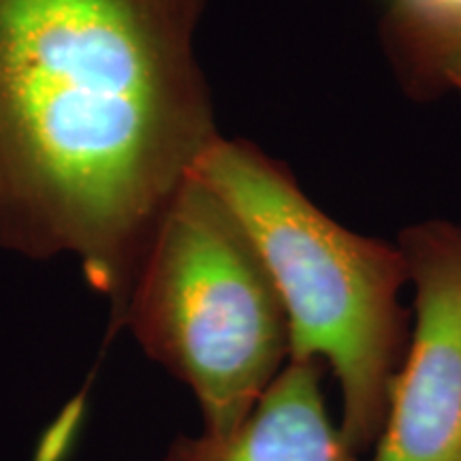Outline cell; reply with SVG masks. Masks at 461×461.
Returning a JSON list of instances; mask_svg holds the SVG:
<instances>
[{
    "label": "cell",
    "instance_id": "obj_1",
    "mask_svg": "<svg viewBox=\"0 0 461 461\" xmlns=\"http://www.w3.org/2000/svg\"><path fill=\"white\" fill-rule=\"evenodd\" d=\"M207 0H0V246L73 255L120 330L165 210L216 131Z\"/></svg>",
    "mask_w": 461,
    "mask_h": 461
},
{
    "label": "cell",
    "instance_id": "obj_2",
    "mask_svg": "<svg viewBox=\"0 0 461 461\" xmlns=\"http://www.w3.org/2000/svg\"><path fill=\"white\" fill-rule=\"evenodd\" d=\"M194 173L238 218L274 282L288 322V359L327 363L342 397L339 429L359 455L384 428L408 344L400 246L327 216L291 169L255 143L218 137Z\"/></svg>",
    "mask_w": 461,
    "mask_h": 461
},
{
    "label": "cell",
    "instance_id": "obj_3",
    "mask_svg": "<svg viewBox=\"0 0 461 461\" xmlns=\"http://www.w3.org/2000/svg\"><path fill=\"white\" fill-rule=\"evenodd\" d=\"M120 327L193 391L207 434L235 428L291 355L261 257L194 171L154 230Z\"/></svg>",
    "mask_w": 461,
    "mask_h": 461
},
{
    "label": "cell",
    "instance_id": "obj_4",
    "mask_svg": "<svg viewBox=\"0 0 461 461\" xmlns=\"http://www.w3.org/2000/svg\"><path fill=\"white\" fill-rule=\"evenodd\" d=\"M397 246L417 316L370 461H461V224H414Z\"/></svg>",
    "mask_w": 461,
    "mask_h": 461
},
{
    "label": "cell",
    "instance_id": "obj_5",
    "mask_svg": "<svg viewBox=\"0 0 461 461\" xmlns=\"http://www.w3.org/2000/svg\"><path fill=\"white\" fill-rule=\"evenodd\" d=\"M321 378V361L288 359L235 428L176 438L165 461H359L333 423Z\"/></svg>",
    "mask_w": 461,
    "mask_h": 461
},
{
    "label": "cell",
    "instance_id": "obj_6",
    "mask_svg": "<svg viewBox=\"0 0 461 461\" xmlns=\"http://www.w3.org/2000/svg\"><path fill=\"white\" fill-rule=\"evenodd\" d=\"M380 37L397 79L414 99L461 95V24H417L387 14Z\"/></svg>",
    "mask_w": 461,
    "mask_h": 461
},
{
    "label": "cell",
    "instance_id": "obj_7",
    "mask_svg": "<svg viewBox=\"0 0 461 461\" xmlns=\"http://www.w3.org/2000/svg\"><path fill=\"white\" fill-rule=\"evenodd\" d=\"M389 15L429 26H459L461 0H391Z\"/></svg>",
    "mask_w": 461,
    "mask_h": 461
}]
</instances>
